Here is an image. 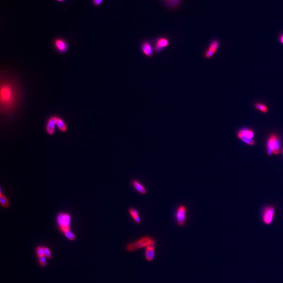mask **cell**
Returning a JSON list of instances; mask_svg holds the SVG:
<instances>
[{
  "label": "cell",
  "mask_w": 283,
  "mask_h": 283,
  "mask_svg": "<svg viewBox=\"0 0 283 283\" xmlns=\"http://www.w3.org/2000/svg\"><path fill=\"white\" fill-rule=\"evenodd\" d=\"M18 91L15 85L4 80L1 84V109L4 113H9L14 109L18 100Z\"/></svg>",
  "instance_id": "cell-1"
},
{
  "label": "cell",
  "mask_w": 283,
  "mask_h": 283,
  "mask_svg": "<svg viewBox=\"0 0 283 283\" xmlns=\"http://www.w3.org/2000/svg\"><path fill=\"white\" fill-rule=\"evenodd\" d=\"M53 46L54 50L60 55L67 54L69 50V42L65 39L61 37L54 39Z\"/></svg>",
  "instance_id": "cell-2"
},
{
  "label": "cell",
  "mask_w": 283,
  "mask_h": 283,
  "mask_svg": "<svg viewBox=\"0 0 283 283\" xmlns=\"http://www.w3.org/2000/svg\"><path fill=\"white\" fill-rule=\"evenodd\" d=\"M153 44L154 52L156 54H160L169 46L171 41L166 36H160L155 38Z\"/></svg>",
  "instance_id": "cell-3"
},
{
  "label": "cell",
  "mask_w": 283,
  "mask_h": 283,
  "mask_svg": "<svg viewBox=\"0 0 283 283\" xmlns=\"http://www.w3.org/2000/svg\"><path fill=\"white\" fill-rule=\"evenodd\" d=\"M71 218L69 214L67 213H59L57 217V222L61 231L63 232L70 229Z\"/></svg>",
  "instance_id": "cell-4"
},
{
  "label": "cell",
  "mask_w": 283,
  "mask_h": 283,
  "mask_svg": "<svg viewBox=\"0 0 283 283\" xmlns=\"http://www.w3.org/2000/svg\"><path fill=\"white\" fill-rule=\"evenodd\" d=\"M140 50L142 54L148 58H152L154 55L153 44L148 39L143 41L140 45Z\"/></svg>",
  "instance_id": "cell-5"
},
{
  "label": "cell",
  "mask_w": 283,
  "mask_h": 283,
  "mask_svg": "<svg viewBox=\"0 0 283 283\" xmlns=\"http://www.w3.org/2000/svg\"><path fill=\"white\" fill-rule=\"evenodd\" d=\"M279 147L280 142L278 139L276 135L273 134L270 137L267 144V150L268 154L271 155L273 153L275 154H277L279 151Z\"/></svg>",
  "instance_id": "cell-6"
},
{
  "label": "cell",
  "mask_w": 283,
  "mask_h": 283,
  "mask_svg": "<svg viewBox=\"0 0 283 283\" xmlns=\"http://www.w3.org/2000/svg\"><path fill=\"white\" fill-rule=\"evenodd\" d=\"M176 220L179 226L184 225L187 218V209L184 205L178 207L175 214Z\"/></svg>",
  "instance_id": "cell-7"
},
{
  "label": "cell",
  "mask_w": 283,
  "mask_h": 283,
  "mask_svg": "<svg viewBox=\"0 0 283 283\" xmlns=\"http://www.w3.org/2000/svg\"><path fill=\"white\" fill-rule=\"evenodd\" d=\"M152 240L150 238L148 237H145L144 238H142L138 241L137 242L135 243H133L132 244H131L128 245L127 249L129 251H134L135 250L141 249L142 247H147L152 241Z\"/></svg>",
  "instance_id": "cell-8"
},
{
  "label": "cell",
  "mask_w": 283,
  "mask_h": 283,
  "mask_svg": "<svg viewBox=\"0 0 283 283\" xmlns=\"http://www.w3.org/2000/svg\"><path fill=\"white\" fill-rule=\"evenodd\" d=\"M57 115H52L48 117L46 123V131L50 135H53L55 133V127L56 126Z\"/></svg>",
  "instance_id": "cell-9"
},
{
  "label": "cell",
  "mask_w": 283,
  "mask_h": 283,
  "mask_svg": "<svg viewBox=\"0 0 283 283\" xmlns=\"http://www.w3.org/2000/svg\"><path fill=\"white\" fill-rule=\"evenodd\" d=\"M219 46V42L217 40H214L212 41L207 50L203 53V56L206 59H210L214 56L218 50Z\"/></svg>",
  "instance_id": "cell-10"
},
{
  "label": "cell",
  "mask_w": 283,
  "mask_h": 283,
  "mask_svg": "<svg viewBox=\"0 0 283 283\" xmlns=\"http://www.w3.org/2000/svg\"><path fill=\"white\" fill-rule=\"evenodd\" d=\"M155 243L154 241H152V242L147 247L146 252H145V256L146 258L148 261H152L153 258L155 256Z\"/></svg>",
  "instance_id": "cell-11"
},
{
  "label": "cell",
  "mask_w": 283,
  "mask_h": 283,
  "mask_svg": "<svg viewBox=\"0 0 283 283\" xmlns=\"http://www.w3.org/2000/svg\"><path fill=\"white\" fill-rule=\"evenodd\" d=\"M274 209L273 207H268L265 210L264 214V221L267 225H270L272 222L274 216Z\"/></svg>",
  "instance_id": "cell-12"
},
{
  "label": "cell",
  "mask_w": 283,
  "mask_h": 283,
  "mask_svg": "<svg viewBox=\"0 0 283 283\" xmlns=\"http://www.w3.org/2000/svg\"><path fill=\"white\" fill-rule=\"evenodd\" d=\"M165 6L170 9H176L179 6L182 0H162Z\"/></svg>",
  "instance_id": "cell-13"
},
{
  "label": "cell",
  "mask_w": 283,
  "mask_h": 283,
  "mask_svg": "<svg viewBox=\"0 0 283 283\" xmlns=\"http://www.w3.org/2000/svg\"><path fill=\"white\" fill-rule=\"evenodd\" d=\"M56 126L61 132H66L67 131V124L63 118L58 116L57 117Z\"/></svg>",
  "instance_id": "cell-14"
},
{
  "label": "cell",
  "mask_w": 283,
  "mask_h": 283,
  "mask_svg": "<svg viewBox=\"0 0 283 283\" xmlns=\"http://www.w3.org/2000/svg\"><path fill=\"white\" fill-rule=\"evenodd\" d=\"M132 186L135 190H137L141 194L145 195L147 193L146 188H145V187L138 180H133L132 182Z\"/></svg>",
  "instance_id": "cell-15"
},
{
  "label": "cell",
  "mask_w": 283,
  "mask_h": 283,
  "mask_svg": "<svg viewBox=\"0 0 283 283\" xmlns=\"http://www.w3.org/2000/svg\"><path fill=\"white\" fill-rule=\"evenodd\" d=\"M128 212L131 216H132L133 219L135 221V222L137 224H140L141 223V219L139 217V214L136 209L130 208L128 209Z\"/></svg>",
  "instance_id": "cell-16"
},
{
  "label": "cell",
  "mask_w": 283,
  "mask_h": 283,
  "mask_svg": "<svg viewBox=\"0 0 283 283\" xmlns=\"http://www.w3.org/2000/svg\"><path fill=\"white\" fill-rule=\"evenodd\" d=\"M243 135L245 136V137H248L249 139H252L254 136V133L252 131L248 130V129H243L241 130L239 132Z\"/></svg>",
  "instance_id": "cell-17"
},
{
  "label": "cell",
  "mask_w": 283,
  "mask_h": 283,
  "mask_svg": "<svg viewBox=\"0 0 283 283\" xmlns=\"http://www.w3.org/2000/svg\"><path fill=\"white\" fill-rule=\"evenodd\" d=\"M238 137H239L240 139L242 140L243 141L246 143L247 144H249L250 145H252L254 144V142L253 139H249L248 137H245V136L241 134L240 133H238Z\"/></svg>",
  "instance_id": "cell-18"
},
{
  "label": "cell",
  "mask_w": 283,
  "mask_h": 283,
  "mask_svg": "<svg viewBox=\"0 0 283 283\" xmlns=\"http://www.w3.org/2000/svg\"><path fill=\"white\" fill-rule=\"evenodd\" d=\"M0 203L1 206L4 208H7L9 206V201L7 199V198L5 196L1 194V197H0Z\"/></svg>",
  "instance_id": "cell-19"
},
{
  "label": "cell",
  "mask_w": 283,
  "mask_h": 283,
  "mask_svg": "<svg viewBox=\"0 0 283 283\" xmlns=\"http://www.w3.org/2000/svg\"><path fill=\"white\" fill-rule=\"evenodd\" d=\"M65 234V236H66L67 238L68 239L70 240H74L75 239V236L74 234L72 233V232L70 231V229H68L63 232Z\"/></svg>",
  "instance_id": "cell-20"
},
{
  "label": "cell",
  "mask_w": 283,
  "mask_h": 283,
  "mask_svg": "<svg viewBox=\"0 0 283 283\" xmlns=\"http://www.w3.org/2000/svg\"><path fill=\"white\" fill-rule=\"evenodd\" d=\"M256 107L257 109L262 111L263 112H267V108H266V106L263 105L262 104H256Z\"/></svg>",
  "instance_id": "cell-21"
},
{
  "label": "cell",
  "mask_w": 283,
  "mask_h": 283,
  "mask_svg": "<svg viewBox=\"0 0 283 283\" xmlns=\"http://www.w3.org/2000/svg\"><path fill=\"white\" fill-rule=\"evenodd\" d=\"M37 254L38 255V256L39 257H41V256H45L44 255V248L41 247H39L37 248Z\"/></svg>",
  "instance_id": "cell-22"
},
{
  "label": "cell",
  "mask_w": 283,
  "mask_h": 283,
  "mask_svg": "<svg viewBox=\"0 0 283 283\" xmlns=\"http://www.w3.org/2000/svg\"><path fill=\"white\" fill-rule=\"evenodd\" d=\"M43 248H44V255L48 258H51L52 254L50 249H48L47 247H43Z\"/></svg>",
  "instance_id": "cell-23"
},
{
  "label": "cell",
  "mask_w": 283,
  "mask_h": 283,
  "mask_svg": "<svg viewBox=\"0 0 283 283\" xmlns=\"http://www.w3.org/2000/svg\"><path fill=\"white\" fill-rule=\"evenodd\" d=\"M39 257V262L41 265L43 266H45L47 265V261L45 258V256H41Z\"/></svg>",
  "instance_id": "cell-24"
},
{
  "label": "cell",
  "mask_w": 283,
  "mask_h": 283,
  "mask_svg": "<svg viewBox=\"0 0 283 283\" xmlns=\"http://www.w3.org/2000/svg\"><path fill=\"white\" fill-rule=\"evenodd\" d=\"M104 0H93V2L96 6H99L102 4Z\"/></svg>",
  "instance_id": "cell-25"
},
{
  "label": "cell",
  "mask_w": 283,
  "mask_h": 283,
  "mask_svg": "<svg viewBox=\"0 0 283 283\" xmlns=\"http://www.w3.org/2000/svg\"><path fill=\"white\" fill-rule=\"evenodd\" d=\"M281 42L283 44V35H282L281 37Z\"/></svg>",
  "instance_id": "cell-26"
},
{
  "label": "cell",
  "mask_w": 283,
  "mask_h": 283,
  "mask_svg": "<svg viewBox=\"0 0 283 283\" xmlns=\"http://www.w3.org/2000/svg\"><path fill=\"white\" fill-rule=\"evenodd\" d=\"M57 1H58V2H63V1H64L65 0H57Z\"/></svg>",
  "instance_id": "cell-27"
}]
</instances>
